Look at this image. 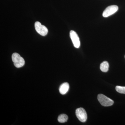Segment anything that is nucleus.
Instances as JSON below:
<instances>
[{"mask_svg":"<svg viewBox=\"0 0 125 125\" xmlns=\"http://www.w3.org/2000/svg\"><path fill=\"white\" fill-rule=\"evenodd\" d=\"M11 58L12 61L14 62V65L17 68H20L24 65V59L18 53H13L12 54Z\"/></svg>","mask_w":125,"mask_h":125,"instance_id":"f257e3e1","label":"nucleus"},{"mask_svg":"<svg viewBox=\"0 0 125 125\" xmlns=\"http://www.w3.org/2000/svg\"><path fill=\"white\" fill-rule=\"evenodd\" d=\"M97 98L101 105L104 106H110L114 104L113 100L102 94H99L98 95Z\"/></svg>","mask_w":125,"mask_h":125,"instance_id":"f03ea898","label":"nucleus"},{"mask_svg":"<svg viewBox=\"0 0 125 125\" xmlns=\"http://www.w3.org/2000/svg\"><path fill=\"white\" fill-rule=\"evenodd\" d=\"M76 116L79 120L81 122H84L87 121V115L85 109L83 108H77L75 111Z\"/></svg>","mask_w":125,"mask_h":125,"instance_id":"7ed1b4c3","label":"nucleus"},{"mask_svg":"<svg viewBox=\"0 0 125 125\" xmlns=\"http://www.w3.org/2000/svg\"><path fill=\"white\" fill-rule=\"evenodd\" d=\"M35 28L36 31L41 36H45L47 34L48 30L44 25H42L39 22L35 23Z\"/></svg>","mask_w":125,"mask_h":125,"instance_id":"20e7f679","label":"nucleus"},{"mask_svg":"<svg viewBox=\"0 0 125 125\" xmlns=\"http://www.w3.org/2000/svg\"><path fill=\"white\" fill-rule=\"evenodd\" d=\"M118 6L115 5L108 6L103 12V16L104 18L108 17L115 13L118 10Z\"/></svg>","mask_w":125,"mask_h":125,"instance_id":"39448f33","label":"nucleus"},{"mask_svg":"<svg viewBox=\"0 0 125 125\" xmlns=\"http://www.w3.org/2000/svg\"><path fill=\"white\" fill-rule=\"evenodd\" d=\"M70 35L74 47L77 48H79L80 46V42L78 34L75 31L71 30L70 32Z\"/></svg>","mask_w":125,"mask_h":125,"instance_id":"423d86ee","label":"nucleus"},{"mask_svg":"<svg viewBox=\"0 0 125 125\" xmlns=\"http://www.w3.org/2000/svg\"><path fill=\"white\" fill-rule=\"evenodd\" d=\"M69 87V84L68 83H63L59 88V92L60 93L62 94H65L68 92Z\"/></svg>","mask_w":125,"mask_h":125,"instance_id":"0eeeda50","label":"nucleus"},{"mask_svg":"<svg viewBox=\"0 0 125 125\" xmlns=\"http://www.w3.org/2000/svg\"><path fill=\"white\" fill-rule=\"evenodd\" d=\"M109 64L107 61L103 62L100 65V69L103 72H107L109 69Z\"/></svg>","mask_w":125,"mask_h":125,"instance_id":"6e6552de","label":"nucleus"},{"mask_svg":"<svg viewBox=\"0 0 125 125\" xmlns=\"http://www.w3.org/2000/svg\"><path fill=\"white\" fill-rule=\"evenodd\" d=\"M68 119L67 115L65 114H62L58 117V121L60 123H63L67 122Z\"/></svg>","mask_w":125,"mask_h":125,"instance_id":"1a4fd4ad","label":"nucleus"},{"mask_svg":"<svg viewBox=\"0 0 125 125\" xmlns=\"http://www.w3.org/2000/svg\"><path fill=\"white\" fill-rule=\"evenodd\" d=\"M115 89L117 92L118 93L125 94V87L116 86L115 88Z\"/></svg>","mask_w":125,"mask_h":125,"instance_id":"9d476101","label":"nucleus"},{"mask_svg":"<svg viewBox=\"0 0 125 125\" xmlns=\"http://www.w3.org/2000/svg\"></svg>","mask_w":125,"mask_h":125,"instance_id":"9b49d317","label":"nucleus"}]
</instances>
